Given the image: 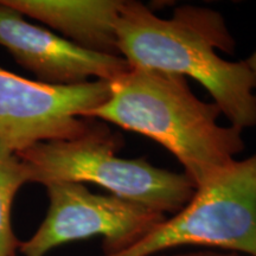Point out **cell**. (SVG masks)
I'll return each mask as SVG.
<instances>
[{"label": "cell", "instance_id": "6da1fadb", "mask_svg": "<svg viewBox=\"0 0 256 256\" xmlns=\"http://www.w3.org/2000/svg\"><path fill=\"white\" fill-rule=\"evenodd\" d=\"M118 52L130 68H146L194 78L209 92L220 113L240 130L256 126L254 81L244 60L229 62L235 40L218 12L180 6L159 18L140 2L122 0L116 20Z\"/></svg>", "mask_w": 256, "mask_h": 256}, {"label": "cell", "instance_id": "3957f363", "mask_svg": "<svg viewBox=\"0 0 256 256\" xmlns=\"http://www.w3.org/2000/svg\"><path fill=\"white\" fill-rule=\"evenodd\" d=\"M120 147V134L92 124L76 139L40 142L16 154L28 183L95 184L166 216L176 215L192 200L196 186L186 174L159 168L145 158H121Z\"/></svg>", "mask_w": 256, "mask_h": 256}, {"label": "cell", "instance_id": "8992f818", "mask_svg": "<svg viewBox=\"0 0 256 256\" xmlns=\"http://www.w3.org/2000/svg\"><path fill=\"white\" fill-rule=\"evenodd\" d=\"M110 95L104 80L49 84L0 66V145L18 153L40 142L76 139L92 126L84 115Z\"/></svg>", "mask_w": 256, "mask_h": 256}, {"label": "cell", "instance_id": "8fae6325", "mask_svg": "<svg viewBox=\"0 0 256 256\" xmlns=\"http://www.w3.org/2000/svg\"><path fill=\"white\" fill-rule=\"evenodd\" d=\"M244 63L248 66L249 72H250L252 76V81H254V94L256 96V50L247 60H244Z\"/></svg>", "mask_w": 256, "mask_h": 256}, {"label": "cell", "instance_id": "5b68a950", "mask_svg": "<svg viewBox=\"0 0 256 256\" xmlns=\"http://www.w3.org/2000/svg\"><path fill=\"white\" fill-rule=\"evenodd\" d=\"M46 216L18 252L23 256H46L54 248L101 236L102 255L130 249L168 216L114 194H98L84 184L58 182L46 185Z\"/></svg>", "mask_w": 256, "mask_h": 256}, {"label": "cell", "instance_id": "9c48e42d", "mask_svg": "<svg viewBox=\"0 0 256 256\" xmlns=\"http://www.w3.org/2000/svg\"><path fill=\"white\" fill-rule=\"evenodd\" d=\"M26 183L20 159L0 145V256H17L20 241L12 229V206L19 188Z\"/></svg>", "mask_w": 256, "mask_h": 256}, {"label": "cell", "instance_id": "ba28073f", "mask_svg": "<svg viewBox=\"0 0 256 256\" xmlns=\"http://www.w3.org/2000/svg\"><path fill=\"white\" fill-rule=\"evenodd\" d=\"M19 14L60 32L83 49L116 55V20L122 0H2Z\"/></svg>", "mask_w": 256, "mask_h": 256}, {"label": "cell", "instance_id": "52a82bcc", "mask_svg": "<svg viewBox=\"0 0 256 256\" xmlns=\"http://www.w3.org/2000/svg\"><path fill=\"white\" fill-rule=\"evenodd\" d=\"M0 46L37 81L70 86L90 78L113 81L130 68L124 57L83 49L52 31L28 23L0 0Z\"/></svg>", "mask_w": 256, "mask_h": 256}, {"label": "cell", "instance_id": "30bf717a", "mask_svg": "<svg viewBox=\"0 0 256 256\" xmlns=\"http://www.w3.org/2000/svg\"><path fill=\"white\" fill-rule=\"evenodd\" d=\"M151 256H250L241 254L236 252H228V250H200V252H180V254H156Z\"/></svg>", "mask_w": 256, "mask_h": 256}, {"label": "cell", "instance_id": "277c9868", "mask_svg": "<svg viewBox=\"0 0 256 256\" xmlns=\"http://www.w3.org/2000/svg\"><path fill=\"white\" fill-rule=\"evenodd\" d=\"M184 246L256 256V153L197 188L183 209L130 249L101 256H151Z\"/></svg>", "mask_w": 256, "mask_h": 256}, {"label": "cell", "instance_id": "7a4b0ae2", "mask_svg": "<svg viewBox=\"0 0 256 256\" xmlns=\"http://www.w3.org/2000/svg\"><path fill=\"white\" fill-rule=\"evenodd\" d=\"M110 84L108 100L84 119L107 121L154 140L184 166L196 188L244 150L242 130L218 124V106L200 100L184 76L130 68Z\"/></svg>", "mask_w": 256, "mask_h": 256}]
</instances>
